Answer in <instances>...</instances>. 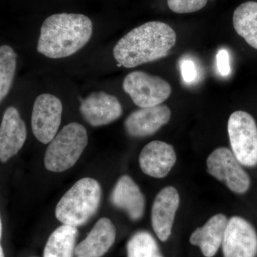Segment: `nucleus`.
I'll return each instance as SVG.
<instances>
[{"mask_svg":"<svg viewBox=\"0 0 257 257\" xmlns=\"http://www.w3.org/2000/svg\"><path fill=\"white\" fill-rule=\"evenodd\" d=\"M79 110L92 126L110 124L122 114V106L117 98L104 92L91 93L81 102Z\"/></svg>","mask_w":257,"mask_h":257,"instance_id":"10","label":"nucleus"},{"mask_svg":"<svg viewBox=\"0 0 257 257\" xmlns=\"http://www.w3.org/2000/svg\"><path fill=\"white\" fill-rule=\"evenodd\" d=\"M101 188L95 179L85 177L77 181L61 198L55 209L57 219L63 224H85L100 205Z\"/></svg>","mask_w":257,"mask_h":257,"instance_id":"3","label":"nucleus"},{"mask_svg":"<svg viewBox=\"0 0 257 257\" xmlns=\"http://www.w3.org/2000/svg\"><path fill=\"white\" fill-rule=\"evenodd\" d=\"M17 67V55L9 45L0 47V102L9 94Z\"/></svg>","mask_w":257,"mask_h":257,"instance_id":"20","label":"nucleus"},{"mask_svg":"<svg viewBox=\"0 0 257 257\" xmlns=\"http://www.w3.org/2000/svg\"><path fill=\"white\" fill-rule=\"evenodd\" d=\"M115 207L126 211L130 219L138 221L145 212V199L141 189L130 176L123 175L115 184L111 194Z\"/></svg>","mask_w":257,"mask_h":257,"instance_id":"15","label":"nucleus"},{"mask_svg":"<svg viewBox=\"0 0 257 257\" xmlns=\"http://www.w3.org/2000/svg\"><path fill=\"white\" fill-rule=\"evenodd\" d=\"M123 89L140 108L160 105L172 94V87L167 81L143 71L128 74L123 82Z\"/></svg>","mask_w":257,"mask_h":257,"instance_id":"6","label":"nucleus"},{"mask_svg":"<svg viewBox=\"0 0 257 257\" xmlns=\"http://www.w3.org/2000/svg\"><path fill=\"white\" fill-rule=\"evenodd\" d=\"M63 106L58 97L50 94L37 96L32 114L34 135L42 144L50 143L57 135L62 121Z\"/></svg>","mask_w":257,"mask_h":257,"instance_id":"8","label":"nucleus"},{"mask_svg":"<svg viewBox=\"0 0 257 257\" xmlns=\"http://www.w3.org/2000/svg\"><path fill=\"white\" fill-rule=\"evenodd\" d=\"M216 68L221 77H227L231 74V64L229 52L225 49L218 51L216 57Z\"/></svg>","mask_w":257,"mask_h":257,"instance_id":"24","label":"nucleus"},{"mask_svg":"<svg viewBox=\"0 0 257 257\" xmlns=\"http://www.w3.org/2000/svg\"><path fill=\"white\" fill-rule=\"evenodd\" d=\"M2 234H3V224H2L1 217H0V239H1Z\"/></svg>","mask_w":257,"mask_h":257,"instance_id":"25","label":"nucleus"},{"mask_svg":"<svg viewBox=\"0 0 257 257\" xmlns=\"http://www.w3.org/2000/svg\"><path fill=\"white\" fill-rule=\"evenodd\" d=\"M233 25L236 33L257 50V3L246 2L235 10Z\"/></svg>","mask_w":257,"mask_h":257,"instance_id":"18","label":"nucleus"},{"mask_svg":"<svg viewBox=\"0 0 257 257\" xmlns=\"http://www.w3.org/2000/svg\"><path fill=\"white\" fill-rule=\"evenodd\" d=\"M126 251L127 257H164L156 239L146 231H138L130 238Z\"/></svg>","mask_w":257,"mask_h":257,"instance_id":"21","label":"nucleus"},{"mask_svg":"<svg viewBox=\"0 0 257 257\" xmlns=\"http://www.w3.org/2000/svg\"><path fill=\"white\" fill-rule=\"evenodd\" d=\"M177 40L175 30L162 22H149L120 39L113 50L116 62L126 68L164 58Z\"/></svg>","mask_w":257,"mask_h":257,"instance_id":"1","label":"nucleus"},{"mask_svg":"<svg viewBox=\"0 0 257 257\" xmlns=\"http://www.w3.org/2000/svg\"><path fill=\"white\" fill-rule=\"evenodd\" d=\"M179 202V193L172 186L162 189L155 197L152 209V225L162 241L170 237Z\"/></svg>","mask_w":257,"mask_h":257,"instance_id":"11","label":"nucleus"},{"mask_svg":"<svg viewBox=\"0 0 257 257\" xmlns=\"http://www.w3.org/2000/svg\"><path fill=\"white\" fill-rule=\"evenodd\" d=\"M170 118L171 110L167 105L141 108L128 115L125 120V128L130 136L145 138L156 133Z\"/></svg>","mask_w":257,"mask_h":257,"instance_id":"14","label":"nucleus"},{"mask_svg":"<svg viewBox=\"0 0 257 257\" xmlns=\"http://www.w3.org/2000/svg\"><path fill=\"white\" fill-rule=\"evenodd\" d=\"M27 128L18 109L10 106L5 110L0 124V162H8L23 148Z\"/></svg>","mask_w":257,"mask_h":257,"instance_id":"12","label":"nucleus"},{"mask_svg":"<svg viewBox=\"0 0 257 257\" xmlns=\"http://www.w3.org/2000/svg\"><path fill=\"white\" fill-rule=\"evenodd\" d=\"M77 257H83V256H77Z\"/></svg>","mask_w":257,"mask_h":257,"instance_id":"27","label":"nucleus"},{"mask_svg":"<svg viewBox=\"0 0 257 257\" xmlns=\"http://www.w3.org/2000/svg\"><path fill=\"white\" fill-rule=\"evenodd\" d=\"M116 228L110 219H99L87 237L77 245L74 253L77 256L101 257L114 244Z\"/></svg>","mask_w":257,"mask_h":257,"instance_id":"16","label":"nucleus"},{"mask_svg":"<svg viewBox=\"0 0 257 257\" xmlns=\"http://www.w3.org/2000/svg\"><path fill=\"white\" fill-rule=\"evenodd\" d=\"M182 81L187 84H194L200 81V65L192 56H182L179 62Z\"/></svg>","mask_w":257,"mask_h":257,"instance_id":"22","label":"nucleus"},{"mask_svg":"<svg viewBox=\"0 0 257 257\" xmlns=\"http://www.w3.org/2000/svg\"><path fill=\"white\" fill-rule=\"evenodd\" d=\"M231 152L241 165H257V126L251 115L243 111L232 113L228 121Z\"/></svg>","mask_w":257,"mask_h":257,"instance_id":"5","label":"nucleus"},{"mask_svg":"<svg viewBox=\"0 0 257 257\" xmlns=\"http://www.w3.org/2000/svg\"><path fill=\"white\" fill-rule=\"evenodd\" d=\"M88 143L87 132L83 125L72 122L64 126L50 142L45 155L47 170L62 172L75 165Z\"/></svg>","mask_w":257,"mask_h":257,"instance_id":"4","label":"nucleus"},{"mask_svg":"<svg viewBox=\"0 0 257 257\" xmlns=\"http://www.w3.org/2000/svg\"><path fill=\"white\" fill-rule=\"evenodd\" d=\"M77 234L75 226L63 224L56 229L47 240L44 257H72Z\"/></svg>","mask_w":257,"mask_h":257,"instance_id":"19","label":"nucleus"},{"mask_svg":"<svg viewBox=\"0 0 257 257\" xmlns=\"http://www.w3.org/2000/svg\"><path fill=\"white\" fill-rule=\"evenodd\" d=\"M207 166V172L218 180L224 182L233 192L243 194L249 189V176L229 149H216L208 157Z\"/></svg>","mask_w":257,"mask_h":257,"instance_id":"7","label":"nucleus"},{"mask_svg":"<svg viewBox=\"0 0 257 257\" xmlns=\"http://www.w3.org/2000/svg\"><path fill=\"white\" fill-rule=\"evenodd\" d=\"M0 257H5L4 251H3V248L2 247L1 244H0Z\"/></svg>","mask_w":257,"mask_h":257,"instance_id":"26","label":"nucleus"},{"mask_svg":"<svg viewBox=\"0 0 257 257\" xmlns=\"http://www.w3.org/2000/svg\"><path fill=\"white\" fill-rule=\"evenodd\" d=\"M221 246L224 257H256V230L243 218L233 216L228 220Z\"/></svg>","mask_w":257,"mask_h":257,"instance_id":"9","label":"nucleus"},{"mask_svg":"<svg viewBox=\"0 0 257 257\" xmlns=\"http://www.w3.org/2000/svg\"><path fill=\"white\" fill-rule=\"evenodd\" d=\"M177 162L173 147L165 142H151L144 147L139 157L140 168L144 173L155 178L168 175Z\"/></svg>","mask_w":257,"mask_h":257,"instance_id":"13","label":"nucleus"},{"mask_svg":"<svg viewBox=\"0 0 257 257\" xmlns=\"http://www.w3.org/2000/svg\"><path fill=\"white\" fill-rule=\"evenodd\" d=\"M207 2L208 0H167V5L174 13L186 14L202 10Z\"/></svg>","mask_w":257,"mask_h":257,"instance_id":"23","label":"nucleus"},{"mask_svg":"<svg viewBox=\"0 0 257 257\" xmlns=\"http://www.w3.org/2000/svg\"><path fill=\"white\" fill-rule=\"evenodd\" d=\"M228 219L224 214L213 216L202 227L197 228L191 235L189 241L199 246L205 257H213L222 244Z\"/></svg>","mask_w":257,"mask_h":257,"instance_id":"17","label":"nucleus"},{"mask_svg":"<svg viewBox=\"0 0 257 257\" xmlns=\"http://www.w3.org/2000/svg\"><path fill=\"white\" fill-rule=\"evenodd\" d=\"M92 22L82 14L60 13L51 15L42 24L37 51L51 59L74 55L90 40Z\"/></svg>","mask_w":257,"mask_h":257,"instance_id":"2","label":"nucleus"}]
</instances>
